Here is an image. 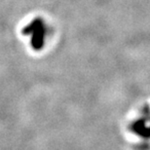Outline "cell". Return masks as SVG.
<instances>
[{
    "label": "cell",
    "instance_id": "cell-1",
    "mask_svg": "<svg viewBox=\"0 0 150 150\" xmlns=\"http://www.w3.org/2000/svg\"><path fill=\"white\" fill-rule=\"evenodd\" d=\"M44 25L40 21L34 20L25 25L23 30V34L28 37L29 43L33 48H38L42 46L44 38Z\"/></svg>",
    "mask_w": 150,
    "mask_h": 150
}]
</instances>
